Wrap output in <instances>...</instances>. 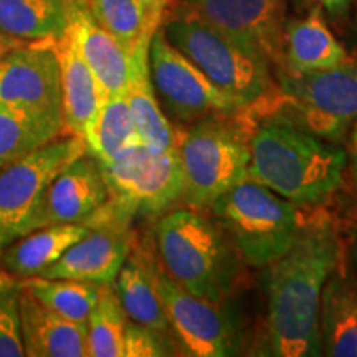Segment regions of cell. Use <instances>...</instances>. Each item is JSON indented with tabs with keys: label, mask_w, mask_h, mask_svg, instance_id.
Instances as JSON below:
<instances>
[{
	"label": "cell",
	"mask_w": 357,
	"mask_h": 357,
	"mask_svg": "<svg viewBox=\"0 0 357 357\" xmlns=\"http://www.w3.org/2000/svg\"><path fill=\"white\" fill-rule=\"evenodd\" d=\"M88 223H58L30 231L0 253L7 273L26 280L40 276L89 231Z\"/></svg>",
	"instance_id": "44dd1931"
},
{
	"label": "cell",
	"mask_w": 357,
	"mask_h": 357,
	"mask_svg": "<svg viewBox=\"0 0 357 357\" xmlns=\"http://www.w3.org/2000/svg\"><path fill=\"white\" fill-rule=\"evenodd\" d=\"M319 10L328 12L331 17H341L354 6L356 0H310Z\"/></svg>",
	"instance_id": "d6a6232c"
},
{
	"label": "cell",
	"mask_w": 357,
	"mask_h": 357,
	"mask_svg": "<svg viewBox=\"0 0 357 357\" xmlns=\"http://www.w3.org/2000/svg\"><path fill=\"white\" fill-rule=\"evenodd\" d=\"M128 102L142 144L159 151L176 149L181 141V132L172 128L155 96L149 71V45L132 52Z\"/></svg>",
	"instance_id": "603a6c76"
},
{
	"label": "cell",
	"mask_w": 357,
	"mask_h": 357,
	"mask_svg": "<svg viewBox=\"0 0 357 357\" xmlns=\"http://www.w3.org/2000/svg\"><path fill=\"white\" fill-rule=\"evenodd\" d=\"M162 270L195 296L227 301L240 273V255L229 235L199 211L162 213L154 227Z\"/></svg>",
	"instance_id": "3957f363"
},
{
	"label": "cell",
	"mask_w": 357,
	"mask_h": 357,
	"mask_svg": "<svg viewBox=\"0 0 357 357\" xmlns=\"http://www.w3.org/2000/svg\"><path fill=\"white\" fill-rule=\"evenodd\" d=\"M98 164L109 189L101 217L131 223L137 213L160 215L184 199V172L177 147L159 151L139 142Z\"/></svg>",
	"instance_id": "8992f818"
},
{
	"label": "cell",
	"mask_w": 357,
	"mask_h": 357,
	"mask_svg": "<svg viewBox=\"0 0 357 357\" xmlns=\"http://www.w3.org/2000/svg\"><path fill=\"white\" fill-rule=\"evenodd\" d=\"M319 336L323 356L357 357V276L337 266L321 293Z\"/></svg>",
	"instance_id": "d6986e66"
},
{
	"label": "cell",
	"mask_w": 357,
	"mask_h": 357,
	"mask_svg": "<svg viewBox=\"0 0 357 357\" xmlns=\"http://www.w3.org/2000/svg\"><path fill=\"white\" fill-rule=\"evenodd\" d=\"M83 139L86 154L98 162H106L128 147L139 144V134L129 108L128 93L106 95Z\"/></svg>",
	"instance_id": "484cf974"
},
{
	"label": "cell",
	"mask_w": 357,
	"mask_h": 357,
	"mask_svg": "<svg viewBox=\"0 0 357 357\" xmlns=\"http://www.w3.org/2000/svg\"><path fill=\"white\" fill-rule=\"evenodd\" d=\"M73 0H0V30L24 42H55L70 29Z\"/></svg>",
	"instance_id": "d4e9b609"
},
{
	"label": "cell",
	"mask_w": 357,
	"mask_h": 357,
	"mask_svg": "<svg viewBox=\"0 0 357 357\" xmlns=\"http://www.w3.org/2000/svg\"><path fill=\"white\" fill-rule=\"evenodd\" d=\"M164 35L240 108H253L271 95L270 63L194 13L174 17Z\"/></svg>",
	"instance_id": "5b68a950"
},
{
	"label": "cell",
	"mask_w": 357,
	"mask_h": 357,
	"mask_svg": "<svg viewBox=\"0 0 357 357\" xmlns=\"http://www.w3.org/2000/svg\"><path fill=\"white\" fill-rule=\"evenodd\" d=\"M149 71L158 101L178 123L195 124L242 109L178 52L160 29L149 45Z\"/></svg>",
	"instance_id": "7c38bea8"
},
{
	"label": "cell",
	"mask_w": 357,
	"mask_h": 357,
	"mask_svg": "<svg viewBox=\"0 0 357 357\" xmlns=\"http://www.w3.org/2000/svg\"><path fill=\"white\" fill-rule=\"evenodd\" d=\"M50 142L29 119L0 101V169Z\"/></svg>",
	"instance_id": "f1b7e54d"
},
{
	"label": "cell",
	"mask_w": 357,
	"mask_h": 357,
	"mask_svg": "<svg viewBox=\"0 0 357 357\" xmlns=\"http://www.w3.org/2000/svg\"><path fill=\"white\" fill-rule=\"evenodd\" d=\"M91 229L58 260L42 271L43 278H68L96 284L113 283L131 253L129 223L116 218H91Z\"/></svg>",
	"instance_id": "9a60e30c"
},
{
	"label": "cell",
	"mask_w": 357,
	"mask_h": 357,
	"mask_svg": "<svg viewBox=\"0 0 357 357\" xmlns=\"http://www.w3.org/2000/svg\"><path fill=\"white\" fill-rule=\"evenodd\" d=\"M147 263L166 307L174 336L184 354L227 357L242 352V324L236 312L225 301L195 296L177 284L151 255H147Z\"/></svg>",
	"instance_id": "30bf717a"
},
{
	"label": "cell",
	"mask_w": 357,
	"mask_h": 357,
	"mask_svg": "<svg viewBox=\"0 0 357 357\" xmlns=\"http://www.w3.org/2000/svg\"><path fill=\"white\" fill-rule=\"evenodd\" d=\"M70 29L77 38L84 61L95 73L106 95L128 93L132 53L96 24L83 0H73Z\"/></svg>",
	"instance_id": "ac0fdd59"
},
{
	"label": "cell",
	"mask_w": 357,
	"mask_h": 357,
	"mask_svg": "<svg viewBox=\"0 0 357 357\" xmlns=\"http://www.w3.org/2000/svg\"><path fill=\"white\" fill-rule=\"evenodd\" d=\"M22 281L0 273V357H24L20 321Z\"/></svg>",
	"instance_id": "f546056e"
},
{
	"label": "cell",
	"mask_w": 357,
	"mask_h": 357,
	"mask_svg": "<svg viewBox=\"0 0 357 357\" xmlns=\"http://www.w3.org/2000/svg\"><path fill=\"white\" fill-rule=\"evenodd\" d=\"M174 347L162 333L147 329L144 326L128 321L124 334L123 357H159L174 356Z\"/></svg>",
	"instance_id": "4dcf8cb0"
},
{
	"label": "cell",
	"mask_w": 357,
	"mask_h": 357,
	"mask_svg": "<svg viewBox=\"0 0 357 357\" xmlns=\"http://www.w3.org/2000/svg\"><path fill=\"white\" fill-rule=\"evenodd\" d=\"M248 176L296 205L328 200L342 185L346 151L291 124L268 119L250 136Z\"/></svg>",
	"instance_id": "7a4b0ae2"
},
{
	"label": "cell",
	"mask_w": 357,
	"mask_h": 357,
	"mask_svg": "<svg viewBox=\"0 0 357 357\" xmlns=\"http://www.w3.org/2000/svg\"><path fill=\"white\" fill-rule=\"evenodd\" d=\"M128 319L153 331L167 334L171 329L166 307L151 275L146 253H129L113 281Z\"/></svg>",
	"instance_id": "cb8c5ba5"
},
{
	"label": "cell",
	"mask_w": 357,
	"mask_h": 357,
	"mask_svg": "<svg viewBox=\"0 0 357 357\" xmlns=\"http://www.w3.org/2000/svg\"><path fill=\"white\" fill-rule=\"evenodd\" d=\"M128 321L113 283L102 284L100 298L86 321L88 356L123 357Z\"/></svg>",
	"instance_id": "83f0119b"
},
{
	"label": "cell",
	"mask_w": 357,
	"mask_h": 357,
	"mask_svg": "<svg viewBox=\"0 0 357 357\" xmlns=\"http://www.w3.org/2000/svg\"><path fill=\"white\" fill-rule=\"evenodd\" d=\"M230 116H212L181 134L177 151L184 172V202L195 211L215 200L248 176L250 136Z\"/></svg>",
	"instance_id": "52a82bcc"
},
{
	"label": "cell",
	"mask_w": 357,
	"mask_h": 357,
	"mask_svg": "<svg viewBox=\"0 0 357 357\" xmlns=\"http://www.w3.org/2000/svg\"><path fill=\"white\" fill-rule=\"evenodd\" d=\"M22 283L42 305L79 324H86L102 287L88 281L43 276H32Z\"/></svg>",
	"instance_id": "4316f807"
},
{
	"label": "cell",
	"mask_w": 357,
	"mask_h": 357,
	"mask_svg": "<svg viewBox=\"0 0 357 357\" xmlns=\"http://www.w3.org/2000/svg\"><path fill=\"white\" fill-rule=\"evenodd\" d=\"M347 58L346 48L329 30L319 8L314 7L310 15L284 26L283 61L288 73L303 75L333 68Z\"/></svg>",
	"instance_id": "ffe728a7"
},
{
	"label": "cell",
	"mask_w": 357,
	"mask_h": 357,
	"mask_svg": "<svg viewBox=\"0 0 357 357\" xmlns=\"http://www.w3.org/2000/svg\"><path fill=\"white\" fill-rule=\"evenodd\" d=\"M25 43H29V42H24V40L10 37V35H7L6 32H2V30H0V58H2L3 55H7L8 52L22 47V45H25Z\"/></svg>",
	"instance_id": "836d02e7"
},
{
	"label": "cell",
	"mask_w": 357,
	"mask_h": 357,
	"mask_svg": "<svg viewBox=\"0 0 357 357\" xmlns=\"http://www.w3.org/2000/svg\"><path fill=\"white\" fill-rule=\"evenodd\" d=\"M84 153L83 137H56L0 169V253L25 235L26 222L52 178Z\"/></svg>",
	"instance_id": "8fae6325"
},
{
	"label": "cell",
	"mask_w": 357,
	"mask_h": 357,
	"mask_svg": "<svg viewBox=\"0 0 357 357\" xmlns=\"http://www.w3.org/2000/svg\"><path fill=\"white\" fill-rule=\"evenodd\" d=\"M61 70V95H63V131L83 137L89 124L106 98L95 73L79 52L71 29L60 40L53 42Z\"/></svg>",
	"instance_id": "e0dca14e"
},
{
	"label": "cell",
	"mask_w": 357,
	"mask_h": 357,
	"mask_svg": "<svg viewBox=\"0 0 357 357\" xmlns=\"http://www.w3.org/2000/svg\"><path fill=\"white\" fill-rule=\"evenodd\" d=\"M273 119L339 144L357 121V60L281 77Z\"/></svg>",
	"instance_id": "ba28073f"
},
{
	"label": "cell",
	"mask_w": 357,
	"mask_h": 357,
	"mask_svg": "<svg viewBox=\"0 0 357 357\" xmlns=\"http://www.w3.org/2000/svg\"><path fill=\"white\" fill-rule=\"evenodd\" d=\"M351 255H352V261H354V268H356V273H357V231H356L354 238H352Z\"/></svg>",
	"instance_id": "e575fe53"
},
{
	"label": "cell",
	"mask_w": 357,
	"mask_h": 357,
	"mask_svg": "<svg viewBox=\"0 0 357 357\" xmlns=\"http://www.w3.org/2000/svg\"><path fill=\"white\" fill-rule=\"evenodd\" d=\"M109 189L95 158L82 154L65 166L43 190L25 235L58 223H83L108 204Z\"/></svg>",
	"instance_id": "5bb4252c"
},
{
	"label": "cell",
	"mask_w": 357,
	"mask_h": 357,
	"mask_svg": "<svg viewBox=\"0 0 357 357\" xmlns=\"http://www.w3.org/2000/svg\"><path fill=\"white\" fill-rule=\"evenodd\" d=\"M339 263V240L333 223L301 227L293 247L265 266L268 298L266 349L276 357H318L319 306L326 280Z\"/></svg>",
	"instance_id": "6da1fadb"
},
{
	"label": "cell",
	"mask_w": 357,
	"mask_h": 357,
	"mask_svg": "<svg viewBox=\"0 0 357 357\" xmlns=\"http://www.w3.org/2000/svg\"><path fill=\"white\" fill-rule=\"evenodd\" d=\"M22 341L29 357H88L86 324L42 305L22 283Z\"/></svg>",
	"instance_id": "2e32d148"
},
{
	"label": "cell",
	"mask_w": 357,
	"mask_h": 357,
	"mask_svg": "<svg viewBox=\"0 0 357 357\" xmlns=\"http://www.w3.org/2000/svg\"><path fill=\"white\" fill-rule=\"evenodd\" d=\"M96 24L129 53L151 45L160 29L167 0H83Z\"/></svg>",
	"instance_id": "7402d4cb"
},
{
	"label": "cell",
	"mask_w": 357,
	"mask_h": 357,
	"mask_svg": "<svg viewBox=\"0 0 357 357\" xmlns=\"http://www.w3.org/2000/svg\"><path fill=\"white\" fill-rule=\"evenodd\" d=\"M346 169L349 171L351 181L354 187L357 189V121L352 124L349 131V139H347V147H346Z\"/></svg>",
	"instance_id": "1f68e13d"
},
{
	"label": "cell",
	"mask_w": 357,
	"mask_h": 357,
	"mask_svg": "<svg viewBox=\"0 0 357 357\" xmlns=\"http://www.w3.org/2000/svg\"><path fill=\"white\" fill-rule=\"evenodd\" d=\"M0 101L48 141L63 132L61 70L53 42L25 43L0 58Z\"/></svg>",
	"instance_id": "9c48e42d"
},
{
	"label": "cell",
	"mask_w": 357,
	"mask_h": 357,
	"mask_svg": "<svg viewBox=\"0 0 357 357\" xmlns=\"http://www.w3.org/2000/svg\"><path fill=\"white\" fill-rule=\"evenodd\" d=\"M208 211L240 258L253 268H265L283 257L303 227L289 200L250 176L222 194Z\"/></svg>",
	"instance_id": "277c9868"
},
{
	"label": "cell",
	"mask_w": 357,
	"mask_h": 357,
	"mask_svg": "<svg viewBox=\"0 0 357 357\" xmlns=\"http://www.w3.org/2000/svg\"><path fill=\"white\" fill-rule=\"evenodd\" d=\"M189 12L268 63L283 61V0H185Z\"/></svg>",
	"instance_id": "4fadbf2b"
}]
</instances>
